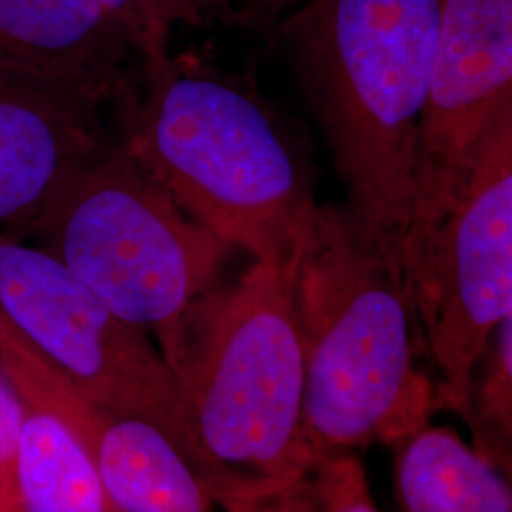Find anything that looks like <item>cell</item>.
I'll return each mask as SVG.
<instances>
[{"instance_id": "8", "label": "cell", "mask_w": 512, "mask_h": 512, "mask_svg": "<svg viewBox=\"0 0 512 512\" xmlns=\"http://www.w3.org/2000/svg\"><path fill=\"white\" fill-rule=\"evenodd\" d=\"M507 120H512V0H439L403 285L458 205L488 141Z\"/></svg>"}, {"instance_id": "20", "label": "cell", "mask_w": 512, "mask_h": 512, "mask_svg": "<svg viewBox=\"0 0 512 512\" xmlns=\"http://www.w3.org/2000/svg\"><path fill=\"white\" fill-rule=\"evenodd\" d=\"M0 512H2V511H0Z\"/></svg>"}, {"instance_id": "9", "label": "cell", "mask_w": 512, "mask_h": 512, "mask_svg": "<svg viewBox=\"0 0 512 512\" xmlns=\"http://www.w3.org/2000/svg\"><path fill=\"white\" fill-rule=\"evenodd\" d=\"M135 95L0 59V236L23 241L59 186L122 137Z\"/></svg>"}, {"instance_id": "13", "label": "cell", "mask_w": 512, "mask_h": 512, "mask_svg": "<svg viewBox=\"0 0 512 512\" xmlns=\"http://www.w3.org/2000/svg\"><path fill=\"white\" fill-rule=\"evenodd\" d=\"M16 476L23 512H118L71 427L27 401Z\"/></svg>"}, {"instance_id": "16", "label": "cell", "mask_w": 512, "mask_h": 512, "mask_svg": "<svg viewBox=\"0 0 512 512\" xmlns=\"http://www.w3.org/2000/svg\"><path fill=\"white\" fill-rule=\"evenodd\" d=\"M319 512H380L355 452L323 454L313 469Z\"/></svg>"}, {"instance_id": "17", "label": "cell", "mask_w": 512, "mask_h": 512, "mask_svg": "<svg viewBox=\"0 0 512 512\" xmlns=\"http://www.w3.org/2000/svg\"><path fill=\"white\" fill-rule=\"evenodd\" d=\"M23 425V401L0 370V511L23 512L19 501V435Z\"/></svg>"}, {"instance_id": "15", "label": "cell", "mask_w": 512, "mask_h": 512, "mask_svg": "<svg viewBox=\"0 0 512 512\" xmlns=\"http://www.w3.org/2000/svg\"><path fill=\"white\" fill-rule=\"evenodd\" d=\"M137 40L143 63L169 55V38L179 25H200L202 0H99Z\"/></svg>"}, {"instance_id": "18", "label": "cell", "mask_w": 512, "mask_h": 512, "mask_svg": "<svg viewBox=\"0 0 512 512\" xmlns=\"http://www.w3.org/2000/svg\"><path fill=\"white\" fill-rule=\"evenodd\" d=\"M217 505L224 512H319L313 473L291 484L232 495Z\"/></svg>"}, {"instance_id": "14", "label": "cell", "mask_w": 512, "mask_h": 512, "mask_svg": "<svg viewBox=\"0 0 512 512\" xmlns=\"http://www.w3.org/2000/svg\"><path fill=\"white\" fill-rule=\"evenodd\" d=\"M465 423L471 446L507 478L512 475V315L494 330L473 372Z\"/></svg>"}, {"instance_id": "5", "label": "cell", "mask_w": 512, "mask_h": 512, "mask_svg": "<svg viewBox=\"0 0 512 512\" xmlns=\"http://www.w3.org/2000/svg\"><path fill=\"white\" fill-rule=\"evenodd\" d=\"M27 236L114 315L148 332L171 370L186 317L230 251L184 215L122 137L59 186Z\"/></svg>"}, {"instance_id": "2", "label": "cell", "mask_w": 512, "mask_h": 512, "mask_svg": "<svg viewBox=\"0 0 512 512\" xmlns=\"http://www.w3.org/2000/svg\"><path fill=\"white\" fill-rule=\"evenodd\" d=\"M122 141L226 247L293 266L319 205L287 131L247 88L171 55L143 63Z\"/></svg>"}, {"instance_id": "1", "label": "cell", "mask_w": 512, "mask_h": 512, "mask_svg": "<svg viewBox=\"0 0 512 512\" xmlns=\"http://www.w3.org/2000/svg\"><path fill=\"white\" fill-rule=\"evenodd\" d=\"M268 35L327 139L351 238L403 283L439 0H302Z\"/></svg>"}, {"instance_id": "11", "label": "cell", "mask_w": 512, "mask_h": 512, "mask_svg": "<svg viewBox=\"0 0 512 512\" xmlns=\"http://www.w3.org/2000/svg\"><path fill=\"white\" fill-rule=\"evenodd\" d=\"M0 59L137 90L143 55L99 0H0Z\"/></svg>"}, {"instance_id": "3", "label": "cell", "mask_w": 512, "mask_h": 512, "mask_svg": "<svg viewBox=\"0 0 512 512\" xmlns=\"http://www.w3.org/2000/svg\"><path fill=\"white\" fill-rule=\"evenodd\" d=\"M304 348V427L315 456L399 446L439 410L418 361L420 330L403 283L319 205L293 264ZM423 348V346H421Z\"/></svg>"}, {"instance_id": "19", "label": "cell", "mask_w": 512, "mask_h": 512, "mask_svg": "<svg viewBox=\"0 0 512 512\" xmlns=\"http://www.w3.org/2000/svg\"><path fill=\"white\" fill-rule=\"evenodd\" d=\"M300 2L302 0H202V16L207 19L222 12H236L241 23L260 31H270Z\"/></svg>"}, {"instance_id": "12", "label": "cell", "mask_w": 512, "mask_h": 512, "mask_svg": "<svg viewBox=\"0 0 512 512\" xmlns=\"http://www.w3.org/2000/svg\"><path fill=\"white\" fill-rule=\"evenodd\" d=\"M395 495L401 512H512L511 478L431 423L397 446Z\"/></svg>"}, {"instance_id": "6", "label": "cell", "mask_w": 512, "mask_h": 512, "mask_svg": "<svg viewBox=\"0 0 512 512\" xmlns=\"http://www.w3.org/2000/svg\"><path fill=\"white\" fill-rule=\"evenodd\" d=\"M0 313L82 397L158 425L202 475L181 384L162 351L59 260L0 236Z\"/></svg>"}, {"instance_id": "7", "label": "cell", "mask_w": 512, "mask_h": 512, "mask_svg": "<svg viewBox=\"0 0 512 512\" xmlns=\"http://www.w3.org/2000/svg\"><path fill=\"white\" fill-rule=\"evenodd\" d=\"M404 293L435 368L439 410L465 420L476 363L512 315V120L488 141Z\"/></svg>"}, {"instance_id": "10", "label": "cell", "mask_w": 512, "mask_h": 512, "mask_svg": "<svg viewBox=\"0 0 512 512\" xmlns=\"http://www.w3.org/2000/svg\"><path fill=\"white\" fill-rule=\"evenodd\" d=\"M0 370L27 403L65 421L118 512H213L196 465L164 429L82 397L0 313Z\"/></svg>"}, {"instance_id": "4", "label": "cell", "mask_w": 512, "mask_h": 512, "mask_svg": "<svg viewBox=\"0 0 512 512\" xmlns=\"http://www.w3.org/2000/svg\"><path fill=\"white\" fill-rule=\"evenodd\" d=\"M293 266L255 262L192 306L173 368L215 503L291 484L317 456L304 427Z\"/></svg>"}]
</instances>
